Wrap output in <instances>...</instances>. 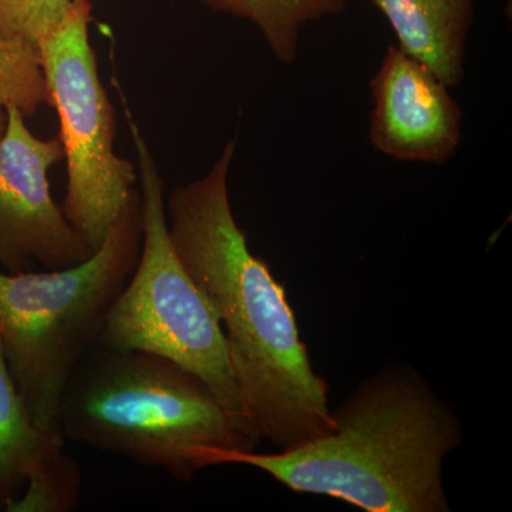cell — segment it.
<instances>
[{
	"instance_id": "obj_1",
	"label": "cell",
	"mask_w": 512,
	"mask_h": 512,
	"mask_svg": "<svg viewBox=\"0 0 512 512\" xmlns=\"http://www.w3.org/2000/svg\"><path fill=\"white\" fill-rule=\"evenodd\" d=\"M237 144L231 138L207 174L171 192L168 234L220 319L245 417L261 439L289 450L332 431L328 383L313 369L284 285L235 220L228 180Z\"/></svg>"
},
{
	"instance_id": "obj_2",
	"label": "cell",
	"mask_w": 512,
	"mask_h": 512,
	"mask_svg": "<svg viewBox=\"0 0 512 512\" xmlns=\"http://www.w3.org/2000/svg\"><path fill=\"white\" fill-rule=\"evenodd\" d=\"M333 429L301 446L215 451L210 467L241 464L301 494L326 495L367 512H448L444 458L463 444L450 404L413 367L363 380L335 412Z\"/></svg>"
},
{
	"instance_id": "obj_3",
	"label": "cell",
	"mask_w": 512,
	"mask_h": 512,
	"mask_svg": "<svg viewBox=\"0 0 512 512\" xmlns=\"http://www.w3.org/2000/svg\"><path fill=\"white\" fill-rule=\"evenodd\" d=\"M57 421L66 439L191 481L215 451H254L261 437L204 380L154 353L96 343L74 367Z\"/></svg>"
},
{
	"instance_id": "obj_4",
	"label": "cell",
	"mask_w": 512,
	"mask_h": 512,
	"mask_svg": "<svg viewBox=\"0 0 512 512\" xmlns=\"http://www.w3.org/2000/svg\"><path fill=\"white\" fill-rule=\"evenodd\" d=\"M141 239L143 204L136 188L109 237L86 261L19 274L0 269V346L40 430L63 436L60 397L136 268Z\"/></svg>"
},
{
	"instance_id": "obj_5",
	"label": "cell",
	"mask_w": 512,
	"mask_h": 512,
	"mask_svg": "<svg viewBox=\"0 0 512 512\" xmlns=\"http://www.w3.org/2000/svg\"><path fill=\"white\" fill-rule=\"evenodd\" d=\"M113 86L119 90L136 150L143 239L136 268L111 306L97 343L154 353L183 366L204 380L229 412L248 421L220 319L178 258L168 234L164 180L156 157L116 79Z\"/></svg>"
},
{
	"instance_id": "obj_6",
	"label": "cell",
	"mask_w": 512,
	"mask_h": 512,
	"mask_svg": "<svg viewBox=\"0 0 512 512\" xmlns=\"http://www.w3.org/2000/svg\"><path fill=\"white\" fill-rule=\"evenodd\" d=\"M92 2L76 0L39 45L49 106L60 121L67 170L64 217L93 251L109 237L136 190L137 167L114 150L116 116L90 43Z\"/></svg>"
},
{
	"instance_id": "obj_7",
	"label": "cell",
	"mask_w": 512,
	"mask_h": 512,
	"mask_svg": "<svg viewBox=\"0 0 512 512\" xmlns=\"http://www.w3.org/2000/svg\"><path fill=\"white\" fill-rule=\"evenodd\" d=\"M63 160L59 136L36 137L18 107L6 109L0 134L2 271L70 268L93 254L52 195L50 170Z\"/></svg>"
},
{
	"instance_id": "obj_8",
	"label": "cell",
	"mask_w": 512,
	"mask_h": 512,
	"mask_svg": "<svg viewBox=\"0 0 512 512\" xmlns=\"http://www.w3.org/2000/svg\"><path fill=\"white\" fill-rule=\"evenodd\" d=\"M370 146L404 163L441 165L461 144L463 111L429 67L390 46L370 80Z\"/></svg>"
},
{
	"instance_id": "obj_9",
	"label": "cell",
	"mask_w": 512,
	"mask_h": 512,
	"mask_svg": "<svg viewBox=\"0 0 512 512\" xmlns=\"http://www.w3.org/2000/svg\"><path fill=\"white\" fill-rule=\"evenodd\" d=\"M392 26L399 47L446 84L460 86L474 0H372Z\"/></svg>"
},
{
	"instance_id": "obj_10",
	"label": "cell",
	"mask_w": 512,
	"mask_h": 512,
	"mask_svg": "<svg viewBox=\"0 0 512 512\" xmlns=\"http://www.w3.org/2000/svg\"><path fill=\"white\" fill-rule=\"evenodd\" d=\"M66 437L33 423L0 346V507L15 503L30 478L63 453Z\"/></svg>"
},
{
	"instance_id": "obj_11",
	"label": "cell",
	"mask_w": 512,
	"mask_h": 512,
	"mask_svg": "<svg viewBox=\"0 0 512 512\" xmlns=\"http://www.w3.org/2000/svg\"><path fill=\"white\" fill-rule=\"evenodd\" d=\"M215 12L245 19L258 28L278 62L298 56L299 37L308 23L339 16L349 0H201Z\"/></svg>"
},
{
	"instance_id": "obj_12",
	"label": "cell",
	"mask_w": 512,
	"mask_h": 512,
	"mask_svg": "<svg viewBox=\"0 0 512 512\" xmlns=\"http://www.w3.org/2000/svg\"><path fill=\"white\" fill-rule=\"evenodd\" d=\"M45 104L49 99L39 47L0 37V134L9 106L28 119Z\"/></svg>"
},
{
	"instance_id": "obj_13",
	"label": "cell",
	"mask_w": 512,
	"mask_h": 512,
	"mask_svg": "<svg viewBox=\"0 0 512 512\" xmlns=\"http://www.w3.org/2000/svg\"><path fill=\"white\" fill-rule=\"evenodd\" d=\"M82 471L66 454H59L30 478L18 500L6 508L8 512H70L79 505L82 493Z\"/></svg>"
},
{
	"instance_id": "obj_14",
	"label": "cell",
	"mask_w": 512,
	"mask_h": 512,
	"mask_svg": "<svg viewBox=\"0 0 512 512\" xmlns=\"http://www.w3.org/2000/svg\"><path fill=\"white\" fill-rule=\"evenodd\" d=\"M76 0H0V37L39 47Z\"/></svg>"
}]
</instances>
